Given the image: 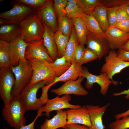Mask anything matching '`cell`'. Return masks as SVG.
Masks as SVG:
<instances>
[{
	"label": "cell",
	"mask_w": 129,
	"mask_h": 129,
	"mask_svg": "<svg viewBox=\"0 0 129 129\" xmlns=\"http://www.w3.org/2000/svg\"><path fill=\"white\" fill-rule=\"evenodd\" d=\"M26 112L19 96L13 99L9 105L5 106L1 115L9 125L15 129H19L26 125L27 121L24 115Z\"/></svg>",
	"instance_id": "cell-1"
},
{
	"label": "cell",
	"mask_w": 129,
	"mask_h": 129,
	"mask_svg": "<svg viewBox=\"0 0 129 129\" xmlns=\"http://www.w3.org/2000/svg\"><path fill=\"white\" fill-rule=\"evenodd\" d=\"M19 25L21 30V36L27 43L43 39L44 27L37 11Z\"/></svg>",
	"instance_id": "cell-2"
},
{
	"label": "cell",
	"mask_w": 129,
	"mask_h": 129,
	"mask_svg": "<svg viewBox=\"0 0 129 129\" xmlns=\"http://www.w3.org/2000/svg\"><path fill=\"white\" fill-rule=\"evenodd\" d=\"M15 78L11 96L13 99L19 96L22 90L30 82L33 71L30 63L28 61H20L18 64L11 67Z\"/></svg>",
	"instance_id": "cell-3"
},
{
	"label": "cell",
	"mask_w": 129,
	"mask_h": 129,
	"mask_svg": "<svg viewBox=\"0 0 129 129\" xmlns=\"http://www.w3.org/2000/svg\"><path fill=\"white\" fill-rule=\"evenodd\" d=\"M33 71L30 83L35 84L40 82H45L46 85L52 83L56 77L55 73L50 63L44 60L35 59L28 60Z\"/></svg>",
	"instance_id": "cell-4"
},
{
	"label": "cell",
	"mask_w": 129,
	"mask_h": 129,
	"mask_svg": "<svg viewBox=\"0 0 129 129\" xmlns=\"http://www.w3.org/2000/svg\"><path fill=\"white\" fill-rule=\"evenodd\" d=\"M37 11L24 4L19 3L16 4L10 10L0 13V26L5 24L19 25Z\"/></svg>",
	"instance_id": "cell-5"
},
{
	"label": "cell",
	"mask_w": 129,
	"mask_h": 129,
	"mask_svg": "<svg viewBox=\"0 0 129 129\" xmlns=\"http://www.w3.org/2000/svg\"><path fill=\"white\" fill-rule=\"evenodd\" d=\"M46 85L43 81L34 84L30 82L21 91L19 96L26 112L38 110L42 107V101L40 98H37V94L38 90Z\"/></svg>",
	"instance_id": "cell-6"
},
{
	"label": "cell",
	"mask_w": 129,
	"mask_h": 129,
	"mask_svg": "<svg viewBox=\"0 0 129 129\" xmlns=\"http://www.w3.org/2000/svg\"><path fill=\"white\" fill-rule=\"evenodd\" d=\"M104 58L105 63L101 68V73H106L109 78L113 82V76L120 72L124 69L129 67V62L124 61L118 56L117 52L114 50H110Z\"/></svg>",
	"instance_id": "cell-7"
},
{
	"label": "cell",
	"mask_w": 129,
	"mask_h": 129,
	"mask_svg": "<svg viewBox=\"0 0 129 129\" xmlns=\"http://www.w3.org/2000/svg\"><path fill=\"white\" fill-rule=\"evenodd\" d=\"M0 69V95L4 105H7L13 99L11 92L15 83V78L11 68Z\"/></svg>",
	"instance_id": "cell-8"
},
{
	"label": "cell",
	"mask_w": 129,
	"mask_h": 129,
	"mask_svg": "<svg viewBox=\"0 0 129 129\" xmlns=\"http://www.w3.org/2000/svg\"><path fill=\"white\" fill-rule=\"evenodd\" d=\"M80 76L86 79L85 86L86 89L92 88L95 83L98 84L100 87V93L103 96L107 94L111 84L116 86L118 83L117 81L113 82L111 80L106 73H101L99 75H93L90 73L85 67H83Z\"/></svg>",
	"instance_id": "cell-9"
},
{
	"label": "cell",
	"mask_w": 129,
	"mask_h": 129,
	"mask_svg": "<svg viewBox=\"0 0 129 129\" xmlns=\"http://www.w3.org/2000/svg\"><path fill=\"white\" fill-rule=\"evenodd\" d=\"M71 99L70 95H64L60 97L58 96L51 99H48L41 108V111L45 113V115L49 117L50 112L54 111L62 110L64 109H76L81 107L79 105H74L70 104L69 102Z\"/></svg>",
	"instance_id": "cell-10"
},
{
	"label": "cell",
	"mask_w": 129,
	"mask_h": 129,
	"mask_svg": "<svg viewBox=\"0 0 129 129\" xmlns=\"http://www.w3.org/2000/svg\"><path fill=\"white\" fill-rule=\"evenodd\" d=\"M27 43L25 54L26 59H35L45 61L49 63L54 62L44 45L43 39Z\"/></svg>",
	"instance_id": "cell-11"
},
{
	"label": "cell",
	"mask_w": 129,
	"mask_h": 129,
	"mask_svg": "<svg viewBox=\"0 0 129 129\" xmlns=\"http://www.w3.org/2000/svg\"><path fill=\"white\" fill-rule=\"evenodd\" d=\"M87 48L97 55L99 59L109 53L110 47L105 36L89 33L87 37Z\"/></svg>",
	"instance_id": "cell-12"
},
{
	"label": "cell",
	"mask_w": 129,
	"mask_h": 129,
	"mask_svg": "<svg viewBox=\"0 0 129 129\" xmlns=\"http://www.w3.org/2000/svg\"><path fill=\"white\" fill-rule=\"evenodd\" d=\"M84 79L80 76L75 80L68 81L59 88L52 89L51 92L59 96L70 94L78 96L86 95L88 93L81 84Z\"/></svg>",
	"instance_id": "cell-13"
},
{
	"label": "cell",
	"mask_w": 129,
	"mask_h": 129,
	"mask_svg": "<svg viewBox=\"0 0 129 129\" xmlns=\"http://www.w3.org/2000/svg\"><path fill=\"white\" fill-rule=\"evenodd\" d=\"M28 45L21 36L9 43V55L13 66L18 65L20 61H27L25 58L26 49Z\"/></svg>",
	"instance_id": "cell-14"
},
{
	"label": "cell",
	"mask_w": 129,
	"mask_h": 129,
	"mask_svg": "<svg viewBox=\"0 0 129 129\" xmlns=\"http://www.w3.org/2000/svg\"><path fill=\"white\" fill-rule=\"evenodd\" d=\"M104 33L112 50L121 48L129 39V33L115 27L110 26Z\"/></svg>",
	"instance_id": "cell-15"
},
{
	"label": "cell",
	"mask_w": 129,
	"mask_h": 129,
	"mask_svg": "<svg viewBox=\"0 0 129 129\" xmlns=\"http://www.w3.org/2000/svg\"><path fill=\"white\" fill-rule=\"evenodd\" d=\"M67 116V124H77L87 126H91L89 112L85 106L80 108L68 109L64 111Z\"/></svg>",
	"instance_id": "cell-16"
},
{
	"label": "cell",
	"mask_w": 129,
	"mask_h": 129,
	"mask_svg": "<svg viewBox=\"0 0 129 129\" xmlns=\"http://www.w3.org/2000/svg\"><path fill=\"white\" fill-rule=\"evenodd\" d=\"M54 3L52 0H47L45 4L37 11L42 22L46 24L55 32L58 29Z\"/></svg>",
	"instance_id": "cell-17"
},
{
	"label": "cell",
	"mask_w": 129,
	"mask_h": 129,
	"mask_svg": "<svg viewBox=\"0 0 129 129\" xmlns=\"http://www.w3.org/2000/svg\"><path fill=\"white\" fill-rule=\"evenodd\" d=\"M110 105V103H108L102 107L92 105H85L89 112L91 124V126L88 129H105L102 118Z\"/></svg>",
	"instance_id": "cell-18"
},
{
	"label": "cell",
	"mask_w": 129,
	"mask_h": 129,
	"mask_svg": "<svg viewBox=\"0 0 129 129\" xmlns=\"http://www.w3.org/2000/svg\"><path fill=\"white\" fill-rule=\"evenodd\" d=\"M42 22L44 30L43 39V44L54 61L58 58L57 49L54 38L55 32L44 23Z\"/></svg>",
	"instance_id": "cell-19"
},
{
	"label": "cell",
	"mask_w": 129,
	"mask_h": 129,
	"mask_svg": "<svg viewBox=\"0 0 129 129\" xmlns=\"http://www.w3.org/2000/svg\"><path fill=\"white\" fill-rule=\"evenodd\" d=\"M56 115L50 119H46L40 126V129H57L64 128L67 124V116L62 110L56 111Z\"/></svg>",
	"instance_id": "cell-20"
},
{
	"label": "cell",
	"mask_w": 129,
	"mask_h": 129,
	"mask_svg": "<svg viewBox=\"0 0 129 129\" xmlns=\"http://www.w3.org/2000/svg\"><path fill=\"white\" fill-rule=\"evenodd\" d=\"M21 33V29L19 25L5 24L0 26V40L10 43L20 36Z\"/></svg>",
	"instance_id": "cell-21"
},
{
	"label": "cell",
	"mask_w": 129,
	"mask_h": 129,
	"mask_svg": "<svg viewBox=\"0 0 129 129\" xmlns=\"http://www.w3.org/2000/svg\"><path fill=\"white\" fill-rule=\"evenodd\" d=\"M83 67L82 65L74 60L68 70L61 75L56 77L50 85L52 86L60 81L65 82L69 81L76 80L80 76Z\"/></svg>",
	"instance_id": "cell-22"
},
{
	"label": "cell",
	"mask_w": 129,
	"mask_h": 129,
	"mask_svg": "<svg viewBox=\"0 0 129 129\" xmlns=\"http://www.w3.org/2000/svg\"><path fill=\"white\" fill-rule=\"evenodd\" d=\"M72 19L79 43L84 46L87 44V37L89 34L85 21L80 17Z\"/></svg>",
	"instance_id": "cell-23"
},
{
	"label": "cell",
	"mask_w": 129,
	"mask_h": 129,
	"mask_svg": "<svg viewBox=\"0 0 129 129\" xmlns=\"http://www.w3.org/2000/svg\"><path fill=\"white\" fill-rule=\"evenodd\" d=\"M107 8L102 4L97 6L92 13L104 32L110 27L107 18Z\"/></svg>",
	"instance_id": "cell-24"
},
{
	"label": "cell",
	"mask_w": 129,
	"mask_h": 129,
	"mask_svg": "<svg viewBox=\"0 0 129 129\" xmlns=\"http://www.w3.org/2000/svg\"><path fill=\"white\" fill-rule=\"evenodd\" d=\"M79 44L74 26L67 44L64 56L66 59L72 64L74 61V55L76 48Z\"/></svg>",
	"instance_id": "cell-25"
},
{
	"label": "cell",
	"mask_w": 129,
	"mask_h": 129,
	"mask_svg": "<svg viewBox=\"0 0 129 129\" xmlns=\"http://www.w3.org/2000/svg\"><path fill=\"white\" fill-rule=\"evenodd\" d=\"M68 3L65 8L66 16L73 19L80 17L83 19L86 14L78 6L77 0H67Z\"/></svg>",
	"instance_id": "cell-26"
},
{
	"label": "cell",
	"mask_w": 129,
	"mask_h": 129,
	"mask_svg": "<svg viewBox=\"0 0 129 129\" xmlns=\"http://www.w3.org/2000/svg\"><path fill=\"white\" fill-rule=\"evenodd\" d=\"M12 66L9 55V43L0 40V68Z\"/></svg>",
	"instance_id": "cell-27"
},
{
	"label": "cell",
	"mask_w": 129,
	"mask_h": 129,
	"mask_svg": "<svg viewBox=\"0 0 129 129\" xmlns=\"http://www.w3.org/2000/svg\"><path fill=\"white\" fill-rule=\"evenodd\" d=\"M83 19L85 21L89 33L106 37L104 32L102 29L98 22L92 15L86 14Z\"/></svg>",
	"instance_id": "cell-28"
},
{
	"label": "cell",
	"mask_w": 129,
	"mask_h": 129,
	"mask_svg": "<svg viewBox=\"0 0 129 129\" xmlns=\"http://www.w3.org/2000/svg\"><path fill=\"white\" fill-rule=\"evenodd\" d=\"M57 23L58 30L70 38L74 26L73 19L66 16H62L58 18Z\"/></svg>",
	"instance_id": "cell-29"
},
{
	"label": "cell",
	"mask_w": 129,
	"mask_h": 129,
	"mask_svg": "<svg viewBox=\"0 0 129 129\" xmlns=\"http://www.w3.org/2000/svg\"><path fill=\"white\" fill-rule=\"evenodd\" d=\"M50 64L54 71L56 76H59L65 73L71 66V64L68 62L64 56L57 58Z\"/></svg>",
	"instance_id": "cell-30"
},
{
	"label": "cell",
	"mask_w": 129,
	"mask_h": 129,
	"mask_svg": "<svg viewBox=\"0 0 129 129\" xmlns=\"http://www.w3.org/2000/svg\"><path fill=\"white\" fill-rule=\"evenodd\" d=\"M55 41L57 46L58 58L64 56L65 48L69 38L58 30L54 33Z\"/></svg>",
	"instance_id": "cell-31"
},
{
	"label": "cell",
	"mask_w": 129,
	"mask_h": 129,
	"mask_svg": "<svg viewBox=\"0 0 129 129\" xmlns=\"http://www.w3.org/2000/svg\"><path fill=\"white\" fill-rule=\"evenodd\" d=\"M102 1L100 0H77V3L86 14L91 15L97 6L102 4Z\"/></svg>",
	"instance_id": "cell-32"
},
{
	"label": "cell",
	"mask_w": 129,
	"mask_h": 129,
	"mask_svg": "<svg viewBox=\"0 0 129 129\" xmlns=\"http://www.w3.org/2000/svg\"><path fill=\"white\" fill-rule=\"evenodd\" d=\"M122 118L110 123L108 125L110 129H129V115Z\"/></svg>",
	"instance_id": "cell-33"
},
{
	"label": "cell",
	"mask_w": 129,
	"mask_h": 129,
	"mask_svg": "<svg viewBox=\"0 0 129 129\" xmlns=\"http://www.w3.org/2000/svg\"><path fill=\"white\" fill-rule=\"evenodd\" d=\"M54 7L57 17L65 16V8L68 1L67 0H54Z\"/></svg>",
	"instance_id": "cell-34"
},
{
	"label": "cell",
	"mask_w": 129,
	"mask_h": 129,
	"mask_svg": "<svg viewBox=\"0 0 129 129\" xmlns=\"http://www.w3.org/2000/svg\"><path fill=\"white\" fill-rule=\"evenodd\" d=\"M47 0H17L18 2L38 10L46 3Z\"/></svg>",
	"instance_id": "cell-35"
},
{
	"label": "cell",
	"mask_w": 129,
	"mask_h": 129,
	"mask_svg": "<svg viewBox=\"0 0 129 129\" xmlns=\"http://www.w3.org/2000/svg\"><path fill=\"white\" fill-rule=\"evenodd\" d=\"M119 6H116L107 8V18L110 26L117 22V12Z\"/></svg>",
	"instance_id": "cell-36"
},
{
	"label": "cell",
	"mask_w": 129,
	"mask_h": 129,
	"mask_svg": "<svg viewBox=\"0 0 129 129\" xmlns=\"http://www.w3.org/2000/svg\"><path fill=\"white\" fill-rule=\"evenodd\" d=\"M128 2L119 6L117 14V22L127 20H129V16L126 11Z\"/></svg>",
	"instance_id": "cell-37"
},
{
	"label": "cell",
	"mask_w": 129,
	"mask_h": 129,
	"mask_svg": "<svg viewBox=\"0 0 129 129\" xmlns=\"http://www.w3.org/2000/svg\"><path fill=\"white\" fill-rule=\"evenodd\" d=\"M98 59L96 54L90 49L85 48L83 58L79 64L81 65L83 64L96 60Z\"/></svg>",
	"instance_id": "cell-38"
},
{
	"label": "cell",
	"mask_w": 129,
	"mask_h": 129,
	"mask_svg": "<svg viewBox=\"0 0 129 129\" xmlns=\"http://www.w3.org/2000/svg\"><path fill=\"white\" fill-rule=\"evenodd\" d=\"M129 2V0H102L103 5L107 8L119 6Z\"/></svg>",
	"instance_id": "cell-39"
},
{
	"label": "cell",
	"mask_w": 129,
	"mask_h": 129,
	"mask_svg": "<svg viewBox=\"0 0 129 129\" xmlns=\"http://www.w3.org/2000/svg\"><path fill=\"white\" fill-rule=\"evenodd\" d=\"M85 48L79 44L76 48L74 55V60L79 64L81 61L84 54Z\"/></svg>",
	"instance_id": "cell-40"
},
{
	"label": "cell",
	"mask_w": 129,
	"mask_h": 129,
	"mask_svg": "<svg viewBox=\"0 0 129 129\" xmlns=\"http://www.w3.org/2000/svg\"><path fill=\"white\" fill-rule=\"evenodd\" d=\"M111 27H117L126 32H129V20L117 22Z\"/></svg>",
	"instance_id": "cell-41"
},
{
	"label": "cell",
	"mask_w": 129,
	"mask_h": 129,
	"mask_svg": "<svg viewBox=\"0 0 129 129\" xmlns=\"http://www.w3.org/2000/svg\"><path fill=\"white\" fill-rule=\"evenodd\" d=\"M117 52L119 58L124 61L129 62V51L120 48Z\"/></svg>",
	"instance_id": "cell-42"
},
{
	"label": "cell",
	"mask_w": 129,
	"mask_h": 129,
	"mask_svg": "<svg viewBox=\"0 0 129 129\" xmlns=\"http://www.w3.org/2000/svg\"><path fill=\"white\" fill-rule=\"evenodd\" d=\"M43 115L41 110L40 109L38 110L37 115L31 123L27 125L22 126L19 129H36L34 128L35 123L38 117Z\"/></svg>",
	"instance_id": "cell-43"
},
{
	"label": "cell",
	"mask_w": 129,
	"mask_h": 129,
	"mask_svg": "<svg viewBox=\"0 0 129 129\" xmlns=\"http://www.w3.org/2000/svg\"><path fill=\"white\" fill-rule=\"evenodd\" d=\"M89 127L85 125L77 124H67L62 129H88Z\"/></svg>",
	"instance_id": "cell-44"
},
{
	"label": "cell",
	"mask_w": 129,
	"mask_h": 129,
	"mask_svg": "<svg viewBox=\"0 0 129 129\" xmlns=\"http://www.w3.org/2000/svg\"><path fill=\"white\" fill-rule=\"evenodd\" d=\"M123 95H125V98L127 99H129V87L128 90H124L119 92L113 93L112 96L116 97Z\"/></svg>",
	"instance_id": "cell-45"
},
{
	"label": "cell",
	"mask_w": 129,
	"mask_h": 129,
	"mask_svg": "<svg viewBox=\"0 0 129 129\" xmlns=\"http://www.w3.org/2000/svg\"><path fill=\"white\" fill-rule=\"evenodd\" d=\"M129 115V109L124 112L115 115L114 118L116 119H117L121 118Z\"/></svg>",
	"instance_id": "cell-46"
},
{
	"label": "cell",
	"mask_w": 129,
	"mask_h": 129,
	"mask_svg": "<svg viewBox=\"0 0 129 129\" xmlns=\"http://www.w3.org/2000/svg\"><path fill=\"white\" fill-rule=\"evenodd\" d=\"M121 48L129 51V39L124 43Z\"/></svg>",
	"instance_id": "cell-47"
},
{
	"label": "cell",
	"mask_w": 129,
	"mask_h": 129,
	"mask_svg": "<svg viewBox=\"0 0 129 129\" xmlns=\"http://www.w3.org/2000/svg\"><path fill=\"white\" fill-rule=\"evenodd\" d=\"M126 11L127 13L129 16V2L128 3L127 6Z\"/></svg>",
	"instance_id": "cell-48"
},
{
	"label": "cell",
	"mask_w": 129,
	"mask_h": 129,
	"mask_svg": "<svg viewBox=\"0 0 129 129\" xmlns=\"http://www.w3.org/2000/svg\"><path fill=\"white\" fill-rule=\"evenodd\" d=\"M5 129H7V128H5Z\"/></svg>",
	"instance_id": "cell-49"
},
{
	"label": "cell",
	"mask_w": 129,
	"mask_h": 129,
	"mask_svg": "<svg viewBox=\"0 0 129 129\" xmlns=\"http://www.w3.org/2000/svg\"></svg>",
	"instance_id": "cell-50"
}]
</instances>
